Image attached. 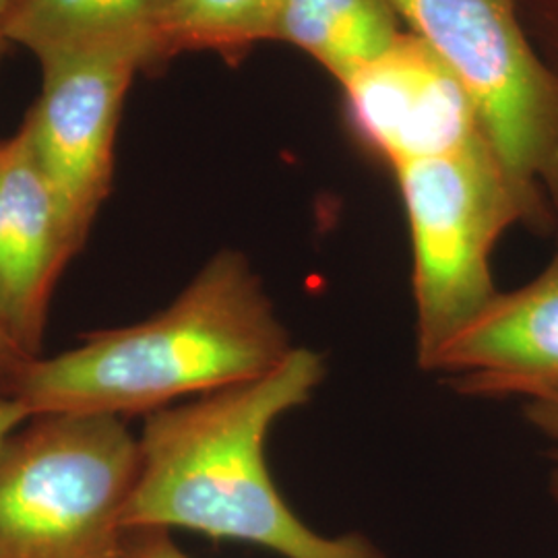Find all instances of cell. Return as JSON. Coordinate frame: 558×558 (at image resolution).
<instances>
[{"mask_svg":"<svg viewBox=\"0 0 558 558\" xmlns=\"http://www.w3.org/2000/svg\"><path fill=\"white\" fill-rule=\"evenodd\" d=\"M325 373L320 354L294 348L263 377L147 414L124 530L179 527L281 558H385L362 534L325 536L306 525L269 472L274 424L308 403Z\"/></svg>","mask_w":558,"mask_h":558,"instance_id":"1","label":"cell"},{"mask_svg":"<svg viewBox=\"0 0 558 558\" xmlns=\"http://www.w3.org/2000/svg\"><path fill=\"white\" fill-rule=\"evenodd\" d=\"M478 108L525 226L558 220V73L539 54L519 0H391Z\"/></svg>","mask_w":558,"mask_h":558,"instance_id":"4","label":"cell"},{"mask_svg":"<svg viewBox=\"0 0 558 558\" xmlns=\"http://www.w3.org/2000/svg\"><path fill=\"white\" fill-rule=\"evenodd\" d=\"M519 9L534 46L558 73V0H519Z\"/></svg>","mask_w":558,"mask_h":558,"instance_id":"13","label":"cell"},{"mask_svg":"<svg viewBox=\"0 0 558 558\" xmlns=\"http://www.w3.org/2000/svg\"><path fill=\"white\" fill-rule=\"evenodd\" d=\"M29 418V412L17 399H0V442L7 439L15 428H20L25 420Z\"/></svg>","mask_w":558,"mask_h":558,"instance_id":"17","label":"cell"},{"mask_svg":"<svg viewBox=\"0 0 558 558\" xmlns=\"http://www.w3.org/2000/svg\"><path fill=\"white\" fill-rule=\"evenodd\" d=\"M119 558H193L186 555L168 530H126Z\"/></svg>","mask_w":558,"mask_h":558,"instance_id":"15","label":"cell"},{"mask_svg":"<svg viewBox=\"0 0 558 558\" xmlns=\"http://www.w3.org/2000/svg\"><path fill=\"white\" fill-rule=\"evenodd\" d=\"M412 240L416 354L426 368L499 290L490 257L525 214L488 141L396 170Z\"/></svg>","mask_w":558,"mask_h":558,"instance_id":"5","label":"cell"},{"mask_svg":"<svg viewBox=\"0 0 558 558\" xmlns=\"http://www.w3.org/2000/svg\"><path fill=\"white\" fill-rule=\"evenodd\" d=\"M170 4L172 0H21L4 38L38 59L108 41L160 44L161 20Z\"/></svg>","mask_w":558,"mask_h":558,"instance_id":"11","label":"cell"},{"mask_svg":"<svg viewBox=\"0 0 558 558\" xmlns=\"http://www.w3.org/2000/svg\"><path fill=\"white\" fill-rule=\"evenodd\" d=\"M80 253L25 135L0 143V329L40 359L50 300Z\"/></svg>","mask_w":558,"mask_h":558,"instance_id":"8","label":"cell"},{"mask_svg":"<svg viewBox=\"0 0 558 558\" xmlns=\"http://www.w3.org/2000/svg\"><path fill=\"white\" fill-rule=\"evenodd\" d=\"M279 7L281 0H172L161 20V50H239L274 40Z\"/></svg>","mask_w":558,"mask_h":558,"instance_id":"12","label":"cell"},{"mask_svg":"<svg viewBox=\"0 0 558 558\" xmlns=\"http://www.w3.org/2000/svg\"><path fill=\"white\" fill-rule=\"evenodd\" d=\"M154 40L108 41L40 59L44 85L21 133L81 251L112 189L114 141L135 73L160 59Z\"/></svg>","mask_w":558,"mask_h":558,"instance_id":"6","label":"cell"},{"mask_svg":"<svg viewBox=\"0 0 558 558\" xmlns=\"http://www.w3.org/2000/svg\"><path fill=\"white\" fill-rule=\"evenodd\" d=\"M341 87L354 133L391 170L488 141L463 83L414 32Z\"/></svg>","mask_w":558,"mask_h":558,"instance_id":"7","label":"cell"},{"mask_svg":"<svg viewBox=\"0 0 558 558\" xmlns=\"http://www.w3.org/2000/svg\"><path fill=\"white\" fill-rule=\"evenodd\" d=\"M391 0H281L274 40L306 52L339 83L405 34Z\"/></svg>","mask_w":558,"mask_h":558,"instance_id":"10","label":"cell"},{"mask_svg":"<svg viewBox=\"0 0 558 558\" xmlns=\"http://www.w3.org/2000/svg\"><path fill=\"white\" fill-rule=\"evenodd\" d=\"M523 414L527 422L538 430L539 437H544V440L548 442V456L553 461L550 493L558 502V387L525 399Z\"/></svg>","mask_w":558,"mask_h":558,"instance_id":"14","label":"cell"},{"mask_svg":"<svg viewBox=\"0 0 558 558\" xmlns=\"http://www.w3.org/2000/svg\"><path fill=\"white\" fill-rule=\"evenodd\" d=\"M292 350L257 271L242 253L223 248L154 317L34 360L13 399L29 416H147L177 399L263 377Z\"/></svg>","mask_w":558,"mask_h":558,"instance_id":"2","label":"cell"},{"mask_svg":"<svg viewBox=\"0 0 558 558\" xmlns=\"http://www.w3.org/2000/svg\"><path fill=\"white\" fill-rule=\"evenodd\" d=\"M137 474L126 420L29 416L0 442V558H119Z\"/></svg>","mask_w":558,"mask_h":558,"instance_id":"3","label":"cell"},{"mask_svg":"<svg viewBox=\"0 0 558 558\" xmlns=\"http://www.w3.org/2000/svg\"><path fill=\"white\" fill-rule=\"evenodd\" d=\"M426 371L474 398L527 399L558 387V248L538 278L499 292Z\"/></svg>","mask_w":558,"mask_h":558,"instance_id":"9","label":"cell"},{"mask_svg":"<svg viewBox=\"0 0 558 558\" xmlns=\"http://www.w3.org/2000/svg\"><path fill=\"white\" fill-rule=\"evenodd\" d=\"M21 0H0V48H2V41L7 40L4 34H7V25L13 17L17 4Z\"/></svg>","mask_w":558,"mask_h":558,"instance_id":"18","label":"cell"},{"mask_svg":"<svg viewBox=\"0 0 558 558\" xmlns=\"http://www.w3.org/2000/svg\"><path fill=\"white\" fill-rule=\"evenodd\" d=\"M34 360L0 329V399L15 396L21 377Z\"/></svg>","mask_w":558,"mask_h":558,"instance_id":"16","label":"cell"}]
</instances>
